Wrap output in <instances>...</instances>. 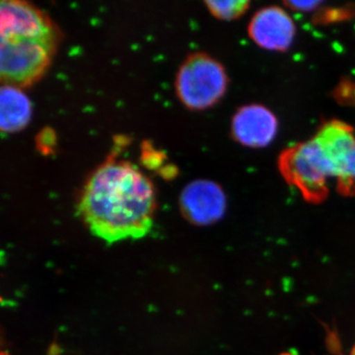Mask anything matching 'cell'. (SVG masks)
Wrapping results in <instances>:
<instances>
[{
  "label": "cell",
  "instance_id": "9c48e42d",
  "mask_svg": "<svg viewBox=\"0 0 355 355\" xmlns=\"http://www.w3.org/2000/svg\"><path fill=\"white\" fill-rule=\"evenodd\" d=\"M31 118V101L21 88L0 86V132H19Z\"/></svg>",
  "mask_w": 355,
  "mask_h": 355
},
{
  "label": "cell",
  "instance_id": "52a82bcc",
  "mask_svg": "<svg viewBox=\"0 0 355 355\" xmlns=\"http://www.w3.org/2000/svg\"><path fill=\"white\" fill-rule=\"evenodd\" d=\"M248 34L261 48L284 51L293 43L296 27L284 9L268 6L254 13L248 26Z\"/></svg>",
  "mask_w": 355,
  "mask_h": 355
},
{
  "label": "cell",
  "instance_id": "8992f818",
  "mask_svg": "<svg viewBox=\"0 0 355 355\" xmlns=\"http://www.w3.org/2000/svg\"><path fill=\"white\" fill-rule=\"evenodd\" d=\"M226 205L225 193L220 184L209 180H196L187 184L180 197V207L184 217L198 225L220 220Z\"/></svg>",
  "mask_w": 355,
  "mask_h": 355
},
{
  "label": "cell",
  "instance_id": "30bf717a",
  "mask_svg": "<svg viewBox=\"0 0 355 355\" xmlns=\"http://www.w3.org/2000/svg\"><path fill=\"white\" fill-rule=\"evenodd\" d=\"M205 6L212 16L220 20L231 21L241 17L247 12L250 2L246 0L232 1H205Z\"/></svg>",
  "mask_w": 355,
  "mask_h": 355
},
{
  "label": "cell",
  "instance_id": "3957f363",
  "mask_svg": "<svg viewBox=\"0 0 355 355\" xmlns=\"http://www.w3.org/2000/svg\"><path fill=\"white\" fill-rule=\"evenodd\" d=\"M227 87L228 76L223 65L202 51L187 57L175 79L178 99L191 111H205L216 106Z\"/></svg>",
  "mask_w": 355,
  "mask_h": 355
},
{
  "label": "cell",
  "instance_id": "7a4b0ae2",
  "mask_svg": "<svg viewBox=\"0 0 355 355\" xmlns=\"http://www.w3.org/2000/svg\"><path fill=\"white\" fill-rule=\"evenodd\" d=\"M62 34L48 14L29 2L0 0V84L24 88L43 78Z\"/></svg>",
  "mask_w": 355,
  "mask_h": 355
},
{
  "label": "cell",
  "instance_id": "4fadbf2b",
  "mask_svg": "<svg viewBox=\"0 0 355 355\" xmlns=\"http://www.w3.org/2000/svg\"><path fill=\"white\" fill-rule=\"evenodd\" d=\"M350 355H355V345L354 349L352 350V354H350Z\"/></svg>",
  "mask_w": 355,
  "mask_h": 355
},
{
  "label": "cell",
  "instance_id": "ba28073f",
  "mask_svg": "<svg viewBox=\"0 0 355 355\" xmlns=\"http://www.w3.org/2000/svg\"><path fill=\"white\" fill-rule=\"evenodd\" d=\"M279 130V121L270 109L259 104L243 106L231 121V135L238 144L261 148L272 144Z\"/></svg>",
  "mask_w": 355,
  "mask_h": 355
},
{
  "label": "cell",
  "instance_id": "8fae6325",
  "mask_svg": "<svg viewBox=\"0 0 355 355\" xmlns=\"http://www.w3.org/2000/svg\"><path fill=\"white\" fill-rule=\"evenodd\" d=\"M321 4L319 1H288L286 2V6L293 10L297 11H311L316 9Z\"/></svg>",
  "mask_w": 355,
  "mask_h": 355
},
{
  "label": "cell",
  "instance_id": "7c38bea8",
  "mask_svg": "<svg viewBox=\"0 0 355 355\" xmlns=\"http://www.w3.org/2000/svg\"><path fill=\"white\" fill-rule=\"evenodd\" d=\"M0 355H7L6 352L2 349L1 340H0Z\"/></svg>",
  "mask_w": 355,
  "mask_h": 355
},
{
  "label": "cell",
  "instance_id": "277c9868",
  "mask_svg": "<svg viewBox=\"0 0 355 355\" xmlns=\"http://www.w3.org/2000/svg\"><path fill=\"white\" fill-rule=\"evenodd\" d=\"M279 169L287 183L297 189L308 202L318 205L328 198L330 167L314 140L282 151Z\"/></svg>",
  "mask_w": 355,
  "mask_h": 355
},
{
  "label": "cell",
  "instance_id": "5bb4252c",
  "mask_svg": "<svg viewBox=\"0 0 355 355\" xmlns=\"http://www.w3.org/2000/svg\"><path fill=\"white\" fill-rule=\"evenodd\" d=\"M282 355H293V354H282Z\"/></svg>",
  "mask_w": 355,
  "mask_h": 355
},
{
  "label": "cell",
  "instance_id": "6da1fadb",
  "mask_svg": "<svg viewBox=\"0 0 355 355\" xmlns=\"http://www.w3.org/2000/svg\"><path fill=\"white\" fill-rule=\"evenodd\" d=\"M156 207L151 180L132 163L116 159H108L90 175L78 205L91 232L110 244L148 234Z\"/></svg>",
  "mask_w": 355,
  "mask_h": 355
},
{
  "label": "cell",
  "instance_id": "5b68a950",
  "mask_svg": "<svg viewBox=\"0 0 355 355\" xmlns=\"http://www.w3.org/2000/svg\"><path fill=\"white\" fill-rule=\"evenodd\" d=\"M328 162L338 191L355 198V132L345 121H326L312 139Z\"/></svg>",
  "mask_w": 355,
  "mask_h": 355
}]
</instances>
